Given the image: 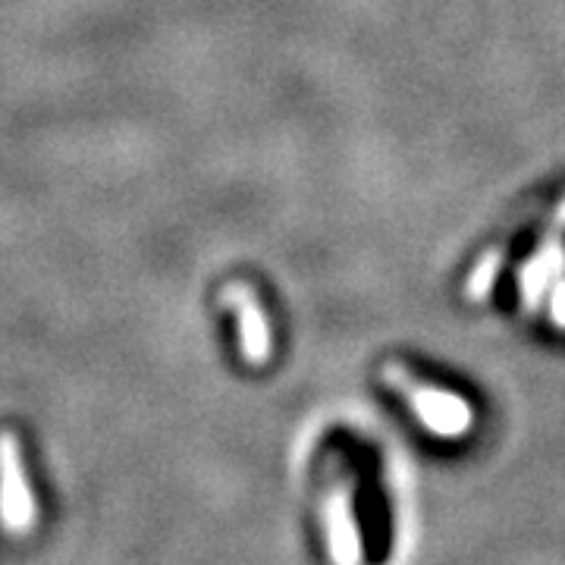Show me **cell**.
<instances>
[{
	"mask_svg": "<svg viewBox=\"0 0 565 565\" xmlns=\"http://www.w3.org/2000/svg\"><path fill=\"white\" fill-rule=\"evenodd\" d=\"M327 546L333 565H359L362 563V541H359V522L352 512V487H333L327 509Z\"/></svg>",
	"mask_w": 565,
	"mask_h": 565,
	"instance_id": "obj_3",
	"label": "cell"
},
{
	"mask_svg": "<svg viewBox=\"0 0 565 565\" xmlns=\"http://www.w3.org/2000/svg\"><path fill=\"white\" fill-rule=\"evenodd\" d=\"M223 302L233 308L239 333H243V355L248 362H264L270 355V330L267 318L262 315V305L248 292V286H230L223 292Z\"/></svg>",
	"mask_w": 565,
	"mask_h": 565,
	"instance_id": "obj_4",
	"label": "cell"
},
{
	"mask_svg": "<svg viewBox=\"0 0 565 565\" xmlns=\"http://www.w3.org/2000/svg\"><path fill=\"white\" fill-rule=\"evenodd\" d=\"M35 525V500L25 481L20 440L0 434V527L7 534H25Z\"/></svg>",
	"mask_w": 565,
	"mask_h": 565,
	"instance_id": "obj_1",
	"label": "cell"
},
{
	"mask_svg": "<svg viewBox=\"0 0 565 565\" xmlns=\"http://www.w3.org/2000/svg\"><path fill=\"white\" fill-rule=\"evenodd\" d=\"M386 377L399 386V393H405V399L412 403V408H418V418H422L434 434H444V437H456L465 434L471 427V408L465 399L452 396V393H440L434 386H424L412 377H405L399 367H386Z\"/></svg>",
	"mask_w": 565,
	"mask_h": 565,
	"instance_id": "obj_2",
	"label": "cell"
}]
</instances>
